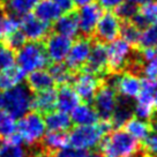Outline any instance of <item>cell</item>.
<instances>
[{"instance_id":"28","label":"cell","mask_w":157,"mask_h":157,"mask_svg":"<svg viewBox=\"0 0 157 157\" xmlns=\"http://www.w3.org/2000/svg\"><path fill=\"white\" fill-rule=\"evenodd\" d=\"M25 78V74L19 67H8L0 71V89L8 90L16 86L22 84Z\"/></svg>"},{"instance_id":"22","label":"cell","mask_w":157,"mask_h":157,"mask_svg":"<svg viewBox=\"0 0 157 157\" xmlns=\"http://www.w3.org/2000/svg\"><path fill=\"white\" fill-rule=\"evenodd\" d=\"M132 22L139 28L147 25H157V1L150 0L142 5L141 10H137L136 15L133 17Z\"/></svg>"},{"instance_id":"35","label":"cell","mask_w":157,"mask_h":157,"mask_svg":"<svg viewBox=\"0 0 157 157\" xmlns=\"http://www.w3.org/2000/svg\"><path fill=\"white\" fill-rule=\"evenodd\" d=\"M16 133V121L13 117L7 114L5 111L0 110V136L10 137Z\"/></svg>"},{"instance_id":"13","label":"cell","mask_w":157,"mask_h":157,"mask_svg":"<svg viewBox=\"0 0 157 157\" xmlns=\"http://www.w3.org/2000/svg\"><path fill=\"white\" fill-rule=\"evenodd\" d=\"M91 46V42L87 37L76 39L71 45L69 52L66 57V66L71 71H78L82 68L90 54Z\"/></svg>"},{"instance_id":"4","label":"cell","mask_w":157,"mask_h":157,"mask_svg":"<svg viewBox=\"0 0 157 157\" xmlns=\"http://www.w3.org/2000/svg\"><path fill=\"white\" fill-rule=\"evenodd\" d=\"M15 61L23 73L29 74L38 69H44L49 64V58L43 45L38 42H30L17 50Z\"/></svg>"},{"instance_id":"9","label":"cell","mask_w":157,"mask_h":157,"mask_svg":"<svg viewBox=\"0 0 157 157\" xmlns=\"http://www.w3.org/2000/svg\"><path fill=\"white\" fill-rule=\"evenodd\" d=\"M93 101L94 109L96 110L98 117L103 118V120H109L112 116L118 102L116 90L110 86L98 88Z\"/></svg>"},{"instance_id":"23","label":"cell","mask_w":157,"mask_h":157,"mask_svg":"<svg viewBox=\"0 0 157 157\" xmlns=\"http://www.w3.org/2000/svg\"><path fill=\"white\" fill-rule=\"evenodd\" d=\"M34 10L35 16L49 25L51 22H56L63 13L53 0H39Z\"/></svg>"},{"instance_id":"17","label":"cell","mask_w":157,"mask_h":157,"mask_svg":"<svg viewBox=\"0 0 157 157\" xmlns=\"http://www.w3.org/2000/svg\"><path fill=\"white\" fill-rule=\"evenodd\" d=\"M71 120L76 126H88L97 124L99 117L94 106L89 105L88 103H84L78 104V106L73 109V111L71 112Z\"/></svg>"},{"instance_id":"29","label":"cell","mask_w":157,"mask_h":157,"mask_svg":"<svg viewBox=\"0 0 157 157\" xmlns=\"http://www.w3.org/2000/svg\"><path fill=\"white\" fill-rule=\"evenodd\" d=\"M132 105H131V103L128 102L126 98H124L123 101H118L117 102L116 109H114L112 116H111V118L109 120H110V123L112 125V127L120 128L132 118Z\"/></svg>"},{"instance_id":"12","label":"cell","mask_w":157,"mask_h":157,"mask_svg":"<svg viewBox=\"0 0 157 157\" xmlns=\"http://www.w3.org/2000/svg\"><path fill=\"white\" fill-rule=\"evenodd\" d=\"M71 45H72L71 38L56 33L48 37L44 49L49 60H52L53 63H63L64 60H66Z\"/></svg>"},{"instance_id":"6","label":"cell","mask_w":157,"mask_h":157,"mask_svg":"<svg viewBox=\"0 0 157 157\" xmlns=\"http://www.w3.org/2000/svg\"><path fill=\"white\" fill-rule=\"evenodd\" d=\"M157 90V80L144 78L141 80V89L136 96V104L133 109V112L136 118L149 120L154 117V94Z\"/></svg>"},{"instance_id":"24","label":"cell","mask_w":157,"mask_h":157,"mask_svg":"<svg viewBox=\"0 0 157 157\" xmlns=\"http://www.w3.org/2000/svg\"><path fill=\"white\" fill-rule=\"evenodd\" d=\"M44 121L46 129L52 132H66L72 125V120L68 113L59 111V110L58 111L52 110L46 113Z\"/></svg>"},{"instance_id":"46","label":"cell","mask_w":157,"mask_h":157,"mask_svg":"<svg viewBox=\"0 0 157 157\" xmlns=\"http://www.w3.org/2000/svg\"><path fill=\"white\" fill-rule=\"evenodd\" d=\"M84 157H104L103 154H99V152H89L87 155H84Z\"/></svg>"},{"instance_id":"10","label":"cell","mask_w":157,"mask_h":157,"mask_svg":"<svg viewBox=\"0 0 157 157\" xmlns=\"http://www.w3.org/2000/svg\"><path fill=\"white\" fill-rule=\"evenodd\" d=\"M21 33L30 42H40L49 35V23H45L33 14L23 15L20 21Z\"/></svg>"},{"instance_id":"1","label":"cell","mask_w":157,"mask_h":157,"mask_svg":"<svg viewBox=\"0 0 157 157\" xmlns=\"http://www.w3.org/2000/svg\"><path fill=\"white\" fill-rule=\"evenodd\" d=\"M99 147L105 157H136L140 152L139 141L119 128L103 137Z\"/></svg>"},{"instance_id":"20","label":"cell","mask_w":157,"mask_h":157,"mask_svg":"<svg viewBox=\"0 0 157 157\" xmlns=\"http://www.w3.org/2000/svg\"><path fill=\"white\" fill-rule=\"evenodd\" d=\"M57 91L53 88L36 93L31 99V109L38 113H48L56 108Z\"/></svg>"},{"instance_id":"39","label":"cell","mask_w":157,"mask_h":157,"mask_svg":"<svg viewBox=\"0 0 157 157\" xmlns=\"http://www.w3.org/2000/svg\"><path fill=\"white\" fill-rule=\"evenodd\" d=\"M25 40L27 39H25V35L19 30H16L6 37L5 43L7 48H10V50L14 51V50H19L21 46H23L25 44Z\"/></svg>"},{"instance_id":"3","label":"cell","mask_w":157,"mask_h":157,"mask_svg":"<svg viewBox=\"0 0 157 157\" xmlns=\"http://www.w3.org/2000/svg\"><path fill=\"white\" fill-rule=\"evenodd\" d=\"M33 95L23 84L16 86L0 94V109L14 119H20L31 109Z\"/></svg>"},{"instance_id":"5","label":"cell","mask_w":157,"mask_h":157,"mask_svg":"<svg viewBox=\"0 0 157 157\" xmlns=\"http://www.w3.org/2000/svg\"><path fill=\"white\" fill-rule=\"evenodd\" d=\"M16 133L22 142L28 146H35L42 141L46 133L44 118L38 112H28L16 123Z\"/></svg>"},{"instance_id":"14","label":"cell","mask_w":157,"mask_h":157,"mask_svg":"<svg viewBox=\"0 0 157 157\" xmlns=\"http://www.w3.org/2000/svg\"><path fill=\"white\" fill-rule=\"evenodd\" d=\"M73 89L78 94V98L84 101V103L91 102L99 88V80L97 75L83 72V73L78 74L75 78H73Z\"/></svg>"},{"instance_id":"33","label":"cell","mask_w":157,"mask_h":157,"mask_svg":"<svg viewBox=\"0 0 157 157\" xmlns=\"http://www.w3.org/2000/svg\"><path fill=\"white\" fill-rule=\"evenodd\" d=\"M20 28V20L14 15H0V40L5 38Z\"/></svg>"},{"instance_id":"44","label":"cell","mask_w":157,"mask_h":157,"mask_svg":"<svg viewBox=\"0 0 157 157\" xmlns=\"http://www.w3.org/2000/svg\"><path fill=\"white\" fill-rule=\"evenodd\" d=\"M94 2V0H73L74 6H78V7H82V6L89 5Z\"/></svg>"},{"instance_id":"45","label":"cell","mask_w":157,"mask_h":157,"mask_svg":"<svg viewBox=\"0 0 157 157\" xmlns=\"http://www.w3.org/2000/svg\"><path fill=\"white\" fill-rule=\"evenodd\" d=\"M127 1L135 6H142V5H144V4L149 2L150 0H127Z\"/></svg>"},{"instance_id":"2","label":"cell","mask_w":157,"mask_h":157,"mask_svg":"<svg viewBox=\"0 0 157 157\" xmlns=\"http://www.w3.org/2000/svg\"><path fill=\"white\" fill-rule=\"evenodd\" d=\"M112 125L110 120L98 121L95 125L76 126L68 135V144L76 150H89L98 146L106 133L110 132Z\"/></svg>"},{"instance_id":"7","label":"cell","mask_w":157,"mask_h":157,"mask_svg":"<svg viewBox=\"0 0 157 157\" xmlns=\"http://www.w3.org/2000/svg\"><path fill=\"white\" fill-rule=\"evenodd\" d=\"M132 56V45L124 39H114L106 48L108 67L112 72H120L128 65Z\"/></svg>"},{"instance_id":"27","label":"cell","mask_w":157,"mask_h":157,"mask_svg":"<svg viewBox=\"0 0 157 157\" xmlns=\"http://www.w3.org/2000/svg\"><path fill=\"white\" fill-rule=\"evenodd\" d=\"M68 146V135L65 132H52L45 133L42 139V147L45 151L56 152Z\"/></svg>"},{"instance_id":"37","label":"cell","mask_w":157,"mask_h":157,"mask_svg":"<svg viewBox=\"0 0 157 157\" xmlns=\"http://www.w3.org/2000/svg\"><path fill=\"white\" fill-rule=\"evenodd\" d=\"M116 13L114 14L117 15L119 19L125 20V21H131L133 20V17L136 15L137 13V7L135 5H133L128 1H124L120 5L116 7Z\"/></svg>"},{"instance_id":"47","label":"cell","mask_w":157,"mask_h":157,"mask_svg":"<svg viewBox=\"0 0 157 157\" xmlns=\"http://www.w3.org/2000/svg\"><path fill=\"white\" fill-rule=\"evenodd\" d=\"M155 124H156L157 126V111H156V114H155Z\"/></svg>"},{"instance_id":"11","label":"cell","mask_w":157,"mask_h":157,"mask_svg":"<svg viewBox=\"0 0 157 157\" xmlns=\"http://www.w3.org/2000/svg\"><path fill=\"white\" fill-rule=\"evenodd\" d=\"M120 27H121L120 19L114 13L108 12L101 15L95 28V33L97 38L102 43L103 42L110 43L118 37L120 33Z\"/></svg>"},{"instance_id":"34","label":"cell","mask_w":157,"mask_h":157,"mask_svg":"<svg viewBox=\"0 0 157 157\" xmlns=\"http://www.w3.org/2000/svg\"><path fill=\"white\" fill-rule=\"evenodd\" d=\"M139 44L142 49L147 48H156L157 49V25H149L144 28L143 31L140 34Z\"/></svg>"},{"instance_id":"31","label":"cell","mask_w":157,"mask_h":157,"mask_svg":"<svg viewBox=\"0 0 157 157\" xmlns=\"http://www.w3.org/2000/svg\"><path fill=\"white\" fill-rule=\"evenodd\" d=\"M39 0H5L4 5L10 15L16 17L29 14Z\"/></svg>"},{"instance_id":"41","label":"cell","mask_w":157,"mask_h":157,"mask_svg":"<svg viewBox=\"0 0 157 157\" xmlns=\"http://www.w3.org/2000/svg\"><path fill=\"white\" fill-rule=\"evenodd\" d=\"M144 146L149 152H151L154 155L157 154V132L151 133L149 136L144 140Z\"/></svg>"},{"instance_id":"40","label":"cell","mask_w":157,"mask_h":157,"mask_svg":"<svg viewBox=\"0 0 157 157\" xmlns=\"http://www.w3.org/2000/svg\"><path fill=\"white\" fill-rule=\"evenodd\" d=\"M83 151L81 150H76L74 148H63L58 151L53 152V155L51 157H84Z\"/></svg>"},{"instance_id":"42","label":"cell","mask_w":157,"mask_h":157,"mask_svg":"<svg viewBox=\"0 0 157 157\" xmlns=\"http://www.w3.org/2000/svg\"><path fill=\"white\" fill-rule=\"evenodd\" d=\"M125 0H98V5L101 6V8L104 10H116V7L124 2Z\"/></svg>"},{"instance_id":"26","label":"cell","mask_w":157,"mask_h":157,"mask_svg":"<svg viewBox=\"0 0 157 157\" xmlns=\"http://www.w3.org/2000/svg\"><path fill=\"white\" fill-rule=\"evenodd\" d=\"M124 126L125 131L136 141H144L151 134V126L147 120L140 118H131Z\"/></svg>"},{"instance_id":"18","label":"cell","mask_w":157,"mask_h":157,"mask_svg":"<svg viewBox=\"0 0 157 157\" xmlns=\"http://www.w3.org/2000/svg\"><path fill=\"white\" fill-rule=\"evenodd\" d=\"M0 157H31V155L23 146L17 133H14L10 137L5 139V142L0 146Z\"/></svg>"},{"instance_id":"30","label":"cell","mask_w":157,"mask_h":157,"mask_svg":"<svg viewBox=\"0 0 157 157\" xmlns=\"http://www.w3.org/2000/svg\"><path fill=\"white\" fill-rule=\"evenodd\" d=\"M142 73L147 78L157 80V49L147 48L142 51Z\"/></svg>"},{"instance_id":"49","label":"cell","mask_w":157,"mask_h":157,"mask_svg":"<svg viewBox=\"0 0 157 157\" xmlns=\"http://www.w3.org/2000/svg\"><path fill=\"white\" fill-rule=\"evenodd\" d=\"M154 157H157V154H156V155H155V156H154Z\"/></svg>"},{"instance_id":"25","label":"cell","mask_w":157,"mask_h":157,"mask_svg":"<svg viewBox=\"0 0 157 157\" xmlns=\"http://www.w3.org/2000/svg\"><path fill=\"white\" fill-rule=\"evenodd\" d=\"M27 82H28V88L35 93L53 88L54 84L51 74L45 69H38V71L29 73Z\"/></svg>"},{"instance_id":"21","label":"cell","mask_w":157,"mask_h":157,"mask_svg":"<svg viewBox=\"0 0 157 157\" xmlns=\"http://www.w3.org/2000/svg\"><path fill=\"white\" fill-rule=\"evenodd\" d=\"M54 29L57 34L63 35L65 37H68V38L76 37L80 33L76 14L69 12L64 15H60L58 20L54 22Z\"/></svg>"},{"instance_id":"48","label":"cell","mask_w":157,"mask_h":157,"mask_svg":"<svg viewBox=\"0 0 157 157\" xmlns=\"http://www.w3.org/2000/svg\"><path fill=\"white\" fill-rule=\"evenodd\" d=\"M4 1H5V0H0V5H2V4H4Z\"/></svg>"},{"instance_id":"43","label":"cell","mask_w":157,"mask_h":157,"mask_svg":"<svg viewBox=\"0 0 157 157\" xmlns=\"http://www.w3.org/2000/svg\"><path fill=\"white\" fill-rule=\"evenodd\" d=\"M53 1L54 4L60 8V10L65 12V13H69L74 8L73 0H53Z\"/></svg>"},{"instance_id":"19","label":"cell","mask_w":157,"mask_h":157,"mask_svg":"<svg viewBox=\"0 0 157 157\" xmlns=\"http://www.w3.org/2000/svg\"><path fill=\"white\" fill-rule=\"evenodd\" d=\"M80 103V98L78 94L75 93L72 87L68 84L61 86L60 89L57 91V102H56V108H58L59 111L69 113L73 111L75 106H78Z\"/></svg>"},{"instance_id":"38","label":"cell","mask_w":157,"mask_h":157,"mask_svg":"<svg viewBox=\"0 0 157 157\" xmlns=\"http://www.w3.org/2000/svg\"><path fill=\"white\" fill-rule=\"evenodd\" d=\"M15 63V56L13 50L6 45L0 44V71L12 67Z\"/></svg>"},{"instance_id":"16","label":"cell","mask_w":157,"mask_h":157,"mask_svg":"<svg viewBox=\"0 0 157 157\" xmlns=\"http://www.w3.org/2000/svg\"><path fill=\"white\" fill-rule=\"evenodd\" d=\"M108 67L106 46L103 43H96L91 46L90 54L84 64V72L94 75H99L105 72Z\"/></svg>"},{"instance_id":"36","label":"cell","mask_w":157,"mask_h":157,"mask_svg":"<svg viewBox=\"0 0 157 157\" xmlns=\"http://www.w3.org/2000/svg\"><path fill=\"white\" fill-rule=\"evenodd\" d=\"M121 35V39L125 42H127L129 44H136L140 38V28L136 27L133 22H126L120 27V33Z\"/></svg>"},{"instance_id":"8","label":"cell","mask_w":157,"mask_h":157,"mask_svg":"<svg viewBox=\"0 0 157 157\" xmlns=\"http://www.w3.org/2000/svg\"><path fill=\"white\" fill-rule=\"evenodd\" d=\"M117 90L123 98H136L141 89V78L133 73H124L121 75H113L108 84Z\"/></svg>"},{"instance_id":"32","label":"cell","mask_w":157,"mask_h":157,"mask_svg":"<svg viewBox=\"0 0 157 157\" xmlns=\"http://www.w3.org/2000/svg\"><path fill=\"white\" fill-rule=\"evenodd\" d=\"M49 73L51 74V76L53 78L54 83H58L60 86L68 84L74 78L72 71L63 63H54L50 67Z\"/></svg>"},{"instance_id":"15","label":"cell","mask_w":157,"mask_h":157,"mask_svg":"<svg viewBox=\"0 0 157 157\" xmlns=\"http://www.w3.org/2000/svg\"><path fill=\"white\" fill-rule=\"evenodd\" d=\"M102 14L103 13H102L101 6L95 4V2L82 6L78 10V13L76 14L80 31L84 35L93 34Z\"/></svg>"}]
</instances>
